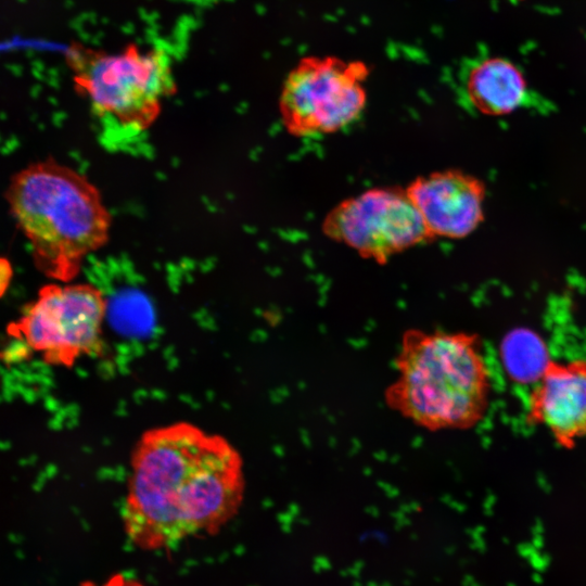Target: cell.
Listing matches in <instances>:
<instances>
[{
  "instance_id": "cell-1",
  "label": "cell",
  "mask_w": 586,
  "mask_h": 586,
  "mask_svg": "<svg viewBox=\"0 0 586 586\" xmlns=\"http://www.w3.org/2000/svg\"><path fill=\"white\" fill-rule=\"evenodd\" d=\"M245 493L240 451L188 421L144 431L130 456L124 530L144 550L213 535L239 512Z\"/></svg>"
},
{
  "instance_id": "cell-9",
  "label": "cell",
  "mask_w": 586,
  "mask_h": 586,
  "mask_svg": "<svg viewBox=\"0 0 586 586\" xmlns=\"http://www.w3.org/2000/svg\"><path fill=\"white\" fill-rule=\"evenodd\" d=\"M532 390L528 424L545 428L563 448L586 436V360L549 361Z\"/></svg>"
},
{
  "instance_id": "cell-8",
  "label": "cell",
  "mask_w": 586,
  "mask_h": 586,
  "mask_svg": "<svg viewBox=\"0 0 586 586\" xmlns=\"http://www.w3.org/2000/svg\"><path fill=\"white\" fill-rule=\"evenodd\" d=\"M406 192L431 237L464 238L483 220L484 184L462 171L420 176L410 182Z\"/></svg>"
},
{
  "instance_id": "cell-3",
  "label": "cell",
  "mask_w": 586,
  "mask_h": 586,
  "mask_svg": "<svg viewBox=\"0 0 586 586\" xmlns=\"http://www.w3.org/2000/svg\"><path fill=\"white\" fill-rule=\"evenodd\" d=\"M5 199L39 271L69 282L106 244L111 215L98 188L75 169L44 160L16 173Z\"/></svg>"
},
{
  "instance_id": "cell-2",
  "label": "cell",
  "mask_w": 586,
  "mask_h": 586,
  "mask_svg": "<svg viewBox=\"0 0 586 586\" xmlns=\"http://www.w3.org/2000/svg\"><path fill=\"white\" fill-rule=\"evenodd\" d=\"M385 403L431 432L468 430L486 415L491 375L481 340L467 332H404Z\"/></svg>"
},
{
  "instance_id": "cell-11",
  "label": "cell",
  "mask_w": 586,
  "mask_h": 586,
  "mask_svg": "<svg viewBox=\"0 0 586 586\" xmlns=\"http://www.w3.org/2000/svg\"><path fill=\"white\" fill-rule=\"evenodd\" d=\"M501 358L507 372L519 381L540 378L549 361L543 343L528 330H514L501 343Z\"/></svg>"
},
{
  "instance_id": "cell-4",
  "label": "cell",
  "mask_w": 586,
  "mask_h": 586,
  "mask_svg": "<svg viewBox=\"0 0 586 586\" xmlns=\"http://www.w3.org/2000/svg\"><path fill=\"white\" fill-rule=\"evenodd\" d=\"M66 60L76 89L112 133L136 136L148 130L176 92L171 61L162 49L131 43L106 52L74 44Z\"/></svg>"
},
{
  "instance_id": "cell-5",
  "label": "cell",
  "mask_w": 586,
  "mask_h": 586,
  "mask_svg": "<svg viewBox=\"0 0 586 586\" xmlns=\"http://www.w3.org/2000/svg\"><path fill=\"white\" fill-rule=\"evenodd\" d=\"M106 310L102 291L92 284L51 283L39 290L10 332L48 365L72 367L103 352Z\"/></svg>"
},
{
  "instance_id": "cell-6",
  "label": "cell",
  "mask_w": 586,
  "mask_h": 586,
  "mask_svg": "<svg viewBox=\"0 0 586 586\" xmlns=\"http://www.w3.org/2000/svg\"><path fill=\"white\" fill-rule=\"evenodd\" d=\"M369 71L360 61L335 56L302 59L285 78L279 109L296 137L336 132L356 122L367 103Z\"/></svg>"
},
{
  "instance_id": "cell-7",
  "label": "cell",
  "mask_w": 586,
  "mask_h": 586,
  "mask_svg": "<svg viewBox=\"0 0 586 586\" xmlns=\"http://www.w3.org/2000/svg\"><path fill=\"white\" fill-rule=\"evenodd\" d=\"M323 230L379 263L431 237L406 190L397 188L370 189L342 201L324 218Z\"/></svg>"
},
{
  "instance_id": "cell-10",
  "label": "cell",
  "mask_w": 586,
  "mask_h": 586,
  "mask_svg": "<svg viewBox=\"0 0 586 586\" xmlns=\"http://www.w3.org/2000/svg\"><path fill=\"white\" fill-rule=\"evenodd\" d=\"M462 86L472 106L492 116L512 113L528 94L521 71L510 61L496 56L471 61L464 68Z\"/></svg>"
},
{
  "instance_id": "cell-12",
  "label": "cell",
  "mask_w": 586,
  "mask_h": 586,
  "mask_svg": "<svg viewBox=\"0 0 586 586\" xmlns=\"http://www.w3.org/2000/svg\"><path fill=\"white\" fill-rule=\"evenodd\" d=\"M79 586H143V585L139 583L138 581L133 578H129L123 574H115L101 585H98L93 582H82Z\"/></svg>"
}]
</instances>
